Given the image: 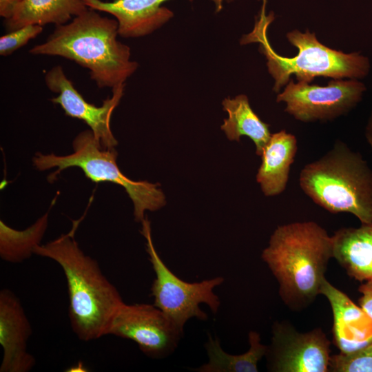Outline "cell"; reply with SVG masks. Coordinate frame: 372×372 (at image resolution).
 <instances>
[{"label": "cell", "mask_w": 372, "mask_h": 372, "mask_svg": "<svg viewBox=\"0 0 372 372\" xmlns=\"http://www.w3.org/2000/svg\"><path fill=\"white\" fill-rule=\"evenodd\" d=\"M72 230L45 245H38L34 254L48 258L61 267L67 282L68 316L72 329L82 341L106 335L111 321L124 303L115 286L103 273L96 260L79 247Z\"/></svg>", "instance_id": "1"}, {"label": "cell", "mask_w": 372, "mask_h": 372, "mask_svg": "<svg viewBox=\"0 0 372 372\" xmlns=\"http://www.w3.org/2000/svg\"><path fill=\"white\" fill-rule=\"evenodd\" d=\"M261 256L278 282L284 303L300 311L320 294L333 258L331 236L313 221L279 225Z\"/></svg>", "instance_id": "2"}, {"label": "cell", "mask_w": 372, "mask_h": 372, "mask_svg": "<svg viewBox=\"0 0 372 372\" xmlns=\"http://www.w3.org/2000/svg\"><path fill=\"white\" fill-rule=\"evenodd\" d=\"M116 19L87 9L68 24L57 25L45 42L34 46L33 54L59 56L90 70L99 87L124 84L136 70L129 46L119 42Z\"/></svg>", "instance_id": "3"}, {"label": "cell", "mask_w": 372, "mask_h": 372, "mask_svg": "<svg viewBox=\"0 0 372 372\" xmlns=\"http://www.w3.org/2000/svg\"><path fill=\"white\" fill-rule=\"evenodd\" d=\"M265 5L266 0H263L253 30L242 37L241 43H260L259 50L265 56L269 73L274 80V92H278L286 85L291 75H295L298 81L310 83L317 76L359 80L369 74L371 63L367 56L358 52L344 53L331 49L321 43L315 34L309 30L289 32L286 37L298 48V54L293 57L279 55L267 37V29L274 17L273 13L266 15Z\"/></svg>", "instance_id": "4"}, {"label": "cell", "mask_w": 372, "mask_h": 372, "mask_svg": "<svg viewBox=\"0 0 372 372\" xmlns=\"http://www.w3.org/2000/svg\"><path fill=\"white\" fill-rule=\"evenodd\" d=\"M299 185L316 204L332 214L349 213L372 224V169L342 141L301 169Z\"/></svg>", "instance_id": "5"}, {"label": "cell", "mask_w": 372, "mask_h": 372, "mask_svg": "<svg viewBox=\"0 0 372 372\" xmlns=\"http://www.w3.org/2000/svg\"><path fill=\"white\" fill-rule=\"evenodd\" d=\"M73 149L74 152L66 156L38 152L33 158V164L41 171L56 167L49 176L50 181L54 180L61 171L78 167L93 182H111L121 185L133 202L134 218L137 222L145 218L146 210L155 211L165 205V195L158 184L145 180L134 181L127 178L117 165L115 149L102 147L91 130L81 132L75 138Z\"/></svg>", "instance_id": "6"}, {"label": "cell", "mask_w": 372, "mask_h": 372, "mask_svg": "<svg viewBox=\"0 0 372 372\" xmlns=\"http://www.w3.org/2000/svg\"><path fill=\"white\" fill-rule=\"evenodd\" d=\"M141 233L146 240V251L156 278L151 286L154 304L169 316L183 331L186 322L192 318L207 320L208 316L200 309L205 304L216 314L220 306L216 287L224 282L217 276L200 282H189L178 278L165 265L157 253L152 238L150 222L145 218Z\"/></svg>", "instance_id": "7"}, {"label": "cell", "mask_w": 372, "mask_h": 372, "mask_svg": "<svg viewBox=\"0 0 372 372\" xmlns=\"http://www.w3.org/2000/svg\"><path fill=\"white\" fill-rule=\"evenodd\" d=\"M365 91V85L358 79H333L324 86L290 79L276 101L285 103V111L298 121H327L350 112Z\"/></svg>", "instance_id": "8"}, {"label": "cell", "mask_w": 372, "mask_h": 372, "mask_svg": "<svg viewBox=\"0 0 372 372\" xmlns=\"http://www.w3.org/2000/svg\"><path fill=\"white\" fill-rule=\"evenodd\" d=\"M183 331L154 304H126L113 317L107 335L130 340L152 359H163L178 346Z\"/></svg>", "instance_id": "9"}, {"label": "cell", "mask_w": 372, "mask_h": 372, "mask_svg": "<svg viewBox=\"0 0 372 372\" xmlns=\"http://www.w3.org/2000/svg\"><path fill=\"white\" fill-rule=\"evenodd\" d=\"M330 341L320 328L300 333L288 322L272 326L265 357L269 371L327 372Z\"/></svg>", "instance_id": "10"}, {"label": "cell", "mask_w": 372, "mask_h": 372, "mask_svg": "<svg viewBox=\"0 0 372 372\" xmlns=\"http://www.w3.org/2000/svg\"><path fill=\"white\" fill-rule=\"evenodd\" d=\"M47 87L57 96L52 101L59 104L66 115L83 121L93 132L102 147L114 148L118 144L110 126L111 115L123 95L125 83L112 88V96L103 105L96 107L87 102L66 77L58 65L49 70L45 76Z\"/></svg>", "instance_id": "11"}, {"label": "cell", "mask_w": 372, "mask_h": 372, "mask_svg": "<svg viewBox=\"0 0 372 372\" xmlns=\"http://www.w3.org/2000/svg\"><path fill=\"white\" fill-rule=\"evenodd\" d=\"M30 322L19 298L8 289L0 291V344L3 358L0 372H28L36 364L27 350L32 335Z\"/></svg>", "instance_id": "12"}, {"label": "cell", "mask_w": 372, "mask_h": 372, "mask_svg": "<svg viewBox=\"0 0 372 372\" xmlns=\"http://www.w3.org/2000/svg\"><path fill=\"white\" fill-rule=\"evenodd\" d=\"M320 294L328 300L333 313V341L340 353L349 354L372 343V320L359 305L326 278Z\"/></svg>", "instance_id": "13"}, {"label": "cell", "mask_w": 372, "mask_h": 372, "mask_svg": "<svg viewBox=\"0 0 372 372\" xmlns=\"http://www.w3.org/2000/svg\"><path fill=\"white\" fill-rule=\"evenodd\" d=\"M90 8L113 15L118 22V34L123 37L147 35L160 28L173 16V12L161 5L166 0H83ZM216 11L223 8L224 1L211 0Z\"/></svg>", "instance_id": "14"}, {"label": "cell", "mask_w": 372, "mask_h": 372, "mask_svg": "<svg viewBox=\"0 0 372 372\" xmlns=\"http://www.w3.org/2000/svg\"><path fill=\"white\" fill-rule=\"evenodd\" d=\"M332 256L351 278L372 280V224L342 227L331 236Z\"/></svg>", "instance_id": "15"}, {"label": "cell", "mask_w": 372, "mask_h": 372, "mask_svg": "<svg viewBox=\"0 0 372 372\" xmlns=\"http://www.w3.org/2000/svg\"><path fill=\"white\" fill-rule=\"evenodd\" d=\"M298 151L296 137L285 130L272 134L261 154L256 180L266 196L282 194L287 188L291 165Z\"/></svg>", "instance_id": "16"}, {"label": "cell", "mask_w": 372, "mask_h": 372, "mask_svg": "<svg viewBox=\"0 0 372 372\" xmlns=\"http://www.w3.org/2000/svg\"><path fill=\"white\" fill-rule=\"evenodd\" d=\"M88 9L83 0H23L6 20L9 30L28 25L65 24Z\"/></svg>", "instance_id": "17"}, {"label": "cell", "mask_w": 372, "mask_h": 372, "mask_svg": "<svg viewBox=\"0 0 372 372\" xmlns=\"http://www.w3.org/2000/svg\"><path fill=\"white\" fill-rule=\"evenodd\" d=\"M223 105L228 118L224 119L221 129L227 138L238 142L241 136L249 137L255 144L256 154L261 156L272 134L269 125L253 111L247 96L240 94L234 99L226 98Z\"/></svg>", "instance_id": "18"}, {"label": "cell", "mask_w": 372, "mask_h": 372, "mask_svg": "<svg viewBox=\"0 0 372 372\" xmlns=\"http://www.w3.org/2000/svg\"><path fill=\"white\" fill-rule=\"evenodd\" d=\"M249 350L240 355H231L225 352L218 338L208 333L205 348L208 362L196 371L199 372H258V362L265 356L267 346L261 343L260 334L251 331L248 334Z\"/></svg>", "instance_id": "19"}, {"label": "cell", "mask_w": 372, "mask_h": 372, "mask_svg": "<svg viewBox=\"0 0 372 372\" xmlns=\"http://www.w3.org/2000/svg\"><path fill=\"white\" fill-rule=\"evenodd\" d=\"M47 225L46 216L23 231L14 230L1 222L0 256L2 260L18 263L29 258L40 245Z\"/></svg>", "instance_id": "20"}, {"label": "cell", "mask_w": 372, "mask_h": 372, "mask_svg": "<svg viewBox=\"0 0 372 372\" xmlns=\"http://www.w3.org/2000/svg\"><path fill=\"white\" fill-rule=\"evenodd\" d=\"M329 371L372 372V343L351 353L331 355Z\"/></svg>", "instance_id": "21"}, {"label": "cell", "mask_w": 372, "mask_h": 372, "mask_svg": "<svg viewBox=\"0 0 372 372\" xmlns=\"http://www.w3.org/2000/svg\"><path fill=\"white\" fill-rule=\"evenodd\" d=\"M43 30L39 25H28L11 31L0 38V54L7 56L25 45Z\"/></svg>", "instance_id": "22"}, {"label": "cell", "mask_w": 372, "mask_h": 372, "mask_svg": "<svg viewBox=\"0 0 372 372\" xmlns=\"http://www.w3.org/2000/svg\"><path fill=\"white\" fill-rule=\"evenodd\" d=\"M358 291L361 293L359 305L372 320V280L362 283Z\"/></svg>", "instance_id": "23"}, {"label": "cell", "mask_w": 372, "mask_h": 372, "mask_svg": "<svg viewBox=\"0 0 372 372\" xmlns=\"http://www.w3.org/2000/svg\"><path fill=\"white\" fill-rule=\"evenodd\" d=\"M23 0H0V15L5 18L9 19L12 14V12L17 4Z\"/></svg>", "instance_id": "24"}, {"label": "cell", "mask_w": 372, "mask_h": 372, "mask_svg": "<svg viewBox=\"0 0 372 372\" xmlns=\"http://www.w3.org/2000/svg\"><path fill=\"white\" fill-rule=\"evenodd\" d=\"M364 135L366 142L372 150V110L365 127Z\"/></svg>", "instance_id": "25"}]
</instances>
